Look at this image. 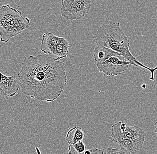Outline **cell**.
I'll return each instance as SVG.
<instances>
[{
	"label": "cell",
	"instance_id": "1",
	"mask_svg": "<svg viewBox=\"0 0 157 154\" xmlns=\"http://www.w3.org/2000/svg\"><path fill=\"white\" fill-rule=\"evenodd\" d=\"M17 77L24 95L46 102L57 100L67 82L63 63L45 54L25 58Z\"/></svg>",
	"mask_w": 157,
	"mask_h": 154
},
{
	"label": "cell",
	"instance_id": "2",
	"mask_svg": "<svg viewBox=\"0 0 157 154\" xmlns=\"http://www.w3.org/2000/svg\"><path fill=\"white\" fill-rule=\"evenodd\" d=\"M93 41L97 46L105 47L118 53L132 62L134 66H139L150 71V80L155 81V73L157 70V66L154 68L148 67L132 54L129 50V39L121 28L119 22L100 26L93 37Z\"/></svg>",
	"mask_w": 157,
	"mask_h": 154
},
{
	"label": "cell",
	"instance_id": "3",
	"mask_svg": "<svg viewBox=\"0 0 157 154\" xmlns=\"http://www.w3.org/2000/svg\"><path fill=\"white\" fill-rule=\"evenodd\" d=\"M111 141L117 143L121 148L132 154L141 149L146 140V133L137 126L128 125L118 122L112 126Z\"/></svg>",
	"mask_w": 157,
	"mask_h": 154
},
{
	"label": "cell",
	"instance_id": "4",
	"mask_svg": "<svg viewBox=\"0 0 157 154\" xmlns=\"http://www.w3.org/2000/svg\"><path fill=\"white\" fill-rule=\"evenodd\" d=\"M30 26L28 17H24L21 12L15 9L10 5L0 8V37L1 42L8 43L10 39L22 34Z\"/></svg>",
	"mask_w": 157,
	"mask_h": 154
},
{
	"label": "cell",
	"instance_id": "5",
	"mask_svg": "<svg viewBox=\"0 0 157 154\" xmlns=\"http://www.w3.org/2000/svg\"><path fill=\"white\" fill-rule=\"evenodd\" d=\"M92 0H62L61 16L70 20L82 19L91 9Z\"/></svg>",
	"mask_w": 157,
	"mask_h": 154
},
{
	"label": "cell",
	"instance_id": "6",
	"mask_svg": "<svg viewBox=\"0 0 157 154\" xmlns=\"http://www.w3.org/2000/svg\"><path fill=\"white\" fill-rule=\"evenodd\" d=\"M130 65L133 66L132 62L120 54L109 57L96 64L99 72L102 73L105 77L121 74L128 69Z\"/></svg>",
	"mask_w": 157,
	"mask_h": 154
},
{
	"label": "cell",
	"instance_id": "7",
	"mask_svg": "<svg viewBox=\"0 0 157 154\" xmlns=\"http://www.w3.org/2000/svg\"><path fill=\"white\" fill-rule=\"evenodd\" d=\"M20 87L19 80L15 75L6 76L0 71V92L3 96H14Z\"/></svg>",
	"mask_w": 157,
	"mask_h": 154
},
{
	"label": "cell",
	"instance_id": "8",
	"mask_svg": "<svg viewBox=\"0 0 157 154\" xmlns=\"http://www.w3.org/2000/svg\"><path fill=\"white\" fill-rule=\"evenodd\" d=\"M63 37H59L51 33H44L41 40V51L52 57L58 45Z\"/></svg>",
	"mask_w": 157,
	"mask_h": 154
},
{
	"label": "cell",
	"instance_id": "9",
	"mask_svg": "<svg viewBox=\"0 0 157 154\" xmlns=\"http://www.w3.org/2000/svg\"><path fill=\"white\" fill-rule=\"evenodd\" d=\"M85 136V133L81 127L75 126L69 130L66 136V140L69 145H74L83 141Z\"/></svg>",
	"mask_w": 157,
	"mask_h": 154
},
{
	"label": "cell",
	"instance_id": "10",
	"mask_svg": "<svg viewBox=\"0 0 157 154\" xmlns=\"http://www.w3.org/2000/svg\"><path fill=\"white\" fill-rule=\"evenodd\" d=\"M120 54L111 49L103 46H96L93 51V56L96 62L102 61L109 57Z\"/></svg>",
	"mask_w": 157,
	"mask_h": 154
},
{
	"label": "cell",
	"instance_id": "11",
	"mask_svg": "<svg viewBox=\"0 0 157 154\" xmlns=\"http://www.w3.org/2000/svg\"><path fill=\"white\" fill-rule=\"evenodd\" d=\"M86 146L83 141H80L74 145H69L68 154H84Z\"/></svg>",
	"mask_w": 157,
	"mask_h": 154
},
{
	"label": "cell",
	"instance_id": "12",
	"mask_svg": "<svg viewBox=\"0 0 157 154\" xmlns=\"http://www.w3.org/2000/svg\"><path fill=\"white\" fill-rule=\"evenodd\" d=\"M105 154H132L127 150L124 149L115 148L113 147H109L106 150Z\"/></svg>",
	"mask_w": 157,
	"mask_h": 154
},
{
	"label": "cell",
	"instance_id": "13",
	"mask_svg": "<svg viewBox=\"0 0 157 154\" xmlns=\"http://www.w3.org/2000/svg\"><path fill=\"white\" fill-rule=\"evenodd\" d=\"M91 154H105L102 150L98 148H94L90 149Z\"/></svg>",
	"mask_w": 157,
	"mask_h": 154
},
{
	"label": "cell",
	"instance_id": "14",
	"mask_svg": "<svg viewBox=\"0 0 157 154\" xmlns=\"http://www.w3.org/2000/svg\"><path fill=\"white\" fill-rule=\"evenodd\" d=\"M155 133L156 134L157 137V120L156 121L155 123Z\"/></svg>",
	"mask_w": 157,
	"mask_h": 154
},
{
	"label": "cell",
	"instance_id": "15",
	"mask_svg": "<svg viewBox=\"0 0 157 154\" xmlns=\"http://www.w3.org/2000/svg\"><path fill=\"white\" fill-rule=\"evenodd\" d=\"M35 150H36V153H37V154H42L41 151L39 150V148L38 147H36L35 148Z\"/></svg>",
	"mask_w": 157,
	"mask_h": 154
},
{
	"label": "cell",
	"instance_id": "16",
	"mask_svg": "<svg viewBox=\"0 0 157 154\" xmlns=\"http://www.w3.org/2000/svg\"><path fill=\"white\" fill-rule=\"evenodd\" d=\"M84 154H91V151H90V150H85Z\"/></svg>",
	"mask_w": 157,
	"mask_h": 154
},
{
	"label": "cell",
	"instance_id": "17",
	"mask_svg": "<svg viewBox=\"0 0 157 154\" xmlns=\"http://www.w3.org/2000/svg\"><path fill=\"white\" fill-rule=\"evenodd\" d=\"M142 88H146L147 86H146V84H144L142 85Z\"/></svg>",
	"mask_w": 157,
	"mask_h": 154
},
{
	"label": "cell",
	"instance_id": "18",
	"mask_svg": "<svg viewBox=\"0 0 157 154\" xmlns=\"http://www.w3.org/2000/svg\"><path fill=\"white\" fill-rule=\"evenodd\" d=\"M93 1H96V0H93Z\"/></svg>",
	"mask_w": 157,
	"mask_h": 154
}]
</instances>
